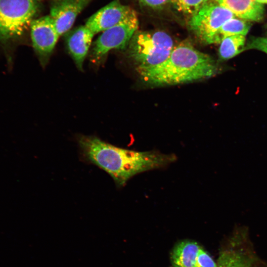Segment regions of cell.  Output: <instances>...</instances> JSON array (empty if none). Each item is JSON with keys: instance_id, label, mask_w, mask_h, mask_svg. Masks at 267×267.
<instances>
[{"instance_id": "cell-1", "label": "cell", "mask_w": 267, "mask_h": 267, "mask_svg": "<svg viewBox=\"0 0 267 267\" xmlns=\"http://www.w3.org/2000/svg\"><path fill=\"white\" fill-rule=\"evenodd\" d=\"M78 141L86 160L108 173L120 187L136 175L165 167L177 159L175 154L156 150L141 152L119 147L94 136L81 135Z\"/></svg>"}, {"instance_id": "cell-2", "label": "cell", "mask_w": 267, "mask_h": 267, "mask_svg": "<svg viewBox=\"0 0 267 267\" xmlns=\"http://www.w3.org/2000/svg\"><path fill=\"white\" fill-rule=\"evenodd\" d=\"M217 72L215 62L210 56L184 42L174 46L165 61L139 73L148 84L172 85L211 77Z\"/></svg>"}, {"instance_id": "cell-3", "label": "cell", "mask_w": 267, "mask_h": 267, "mask_svg": "<svg viewBox=\"0 0 267 267\" xmlns=\"http://www.w3.org/2000/svg\"><path fill=\"white\" fill-rule=\"evenodd\" d=\"M174 47L171 37L164 31H136L129 43V54L139 73L165 61Z\"/></svg>"}, {"instance_id": "cell-4", "label": "cell", "mask_w": 267, "mask_h": 267, "mask_svg": "<svg viewBox=\"0 0 267 267\" xmlns=\"http://www.w3.org/2000/svg\"><path fill=\"white\" fill-rule=\"evenodd\" d=\"M39 3L40 0H0V42L21 36L34 19Z\"/></svg>"}, {"instance_id": "cell-5", "label": "cell", "mask_w": 267, "mask_h": 267, "mask_svg": "<svg viewBox=\"0 0 267 267\" xmlns=\"http://www.w3.org/2000/svg\"><path fill=\"white\" fill-rule=\"evenodd\" d=\"M234 17L232 12L217 2L208 1L191 16L189 25L202 42L207 44L219 43L220 30L226 21Z\"/></svg>"}, {"instance_id": "cell-6", "label": "cell", "mask_w": 267, "mask_h": 267, "mask_svg": "<svg viewBox=\"0 0 267 267\" xmlns=\"http://www.w3.org/2000/svg\"><path fill=\"white\" fill-rule=\"evenodd\" d=\"M138 26V20L135 13L121 23L102 32L91 49L92 59L95 61L100 60L110 50L125 47L137 31Z\"/></svg>"}, {"instance_id": "cell-7", "label": "cell", "mask_w": 267, "mask_h": 267, "mask_svg": "<svg viewBox=\"0 0 267 267\" xmlns=\"http://www.w3.org/2000/svg\"><path fill=\"white\" fill-rule=\"evenodd\" d=\"M31 37L34 49L42 62L52 53L60 36L49 15L34 19L31 23Z\"/></svg>"}, {"instance_id": "cell-8", "label": "cell", "mask_w": 267, "mask_h": 267, "mask_svg": "<svg viewBox=\"0 0 267 267\" xmlns=\"http://www.w3.org/2000/svg\"><path fill=\"white\" fill-rule=\"evenodd\" d=\"M135 13L129 6L122 4L119 0H113L89 17L85 25L95 35L121 23Z\"/></svg>"}, {"instance_id": "cell-9", "label": "cell", "mask_w": 267, "mask_h": 267, "mask_svg": "<svg viewBox=\"0 0 267 267\" xmlns=\"http://www.w3.org/2000/svg\"><path fill=\"white\" fill-rule=\"evenodd\" d=\"M90 0H59L51 8L49 15L60 36L69 31L78 15Z\"/></svg>"}, {"instance_id": "cell-10", "label": "cell", "mask_w": 267, "mask_h": 267, "mask_svg": "<svg viewBox=\"0 0 267 267\" xmlns=\"http://www.w3.org/2000/svg\"><path fill=\"white\" fill-rule=\"evenodd\" d=\"M94 34L86 26L71 32L66 39L67 47L77 67L82 70Z\"/></svg>"}, {"instance_id": "cell-11", "label": "cell", "mask_w": 267, "mask_h": 267, "mask_svg": "<svg viewBox=\"0 0 267 267\" xmlns=\"http://www.w3.org/2000/svg\"><path fill=\"white\" fill-rule=\"evenodd\" d=\"M240 19L260 22L264 18L265 9L263 4L256 0H215Z\"/></svg>"}, {"instance_id": "cell-12", "label": "cell", "mask_w": 267, "mask_h": 267, "mask_svg": "<svg viewBox=\"0 0 267 267\" xmlns=\"http://www.w3.org/2000/svg\"><path fill=\"white\" fill-rule=\"evenodd\" d=\"M201 247L196 242L184 240L178 243L171 254L174 267H195L198 252Z\"/></svg>"}, {"instance_id": "cell-13", "label": "cell", "mask_w": 267, "mask_h": 267, "mask_svg": "<svg viewBox=\"0 0 267 267\" xmlns=\"http://www.w3.org/2000/svg\"><path fill=\"white\" fill-rule=\"evenodd\" d=\"M217 264V267H254L252 258L242 249L236 247L222 252Z\"/></svg>"}, {"instance_id": "cell-14", "label": "cell", "mask_w": 267, "mask_h": 267, "mask_svg": "<svg viewBox=\"0 0 267 267\" xmlns=\"http://www.w3.org/2000/svg\"><path fill=\"white\" fill-rule=\"evenodd\" d=\"M220 44L219 57L227 60L245 50L246 38L242 35L231 36L223 38Z\"/></svg>"}, {"instance_id": "cell-15", "label": "cell", "mask_w": 267, "mask_h": 267, "mask_svg": "<svg viewBox=\"0 0 267 267\" xmlns=\"http://www.w3.org/2000/svg\"><path fill=\"white\" fill-rule=\"evenodd\" d=\"M251 25L246 20L234 17L226 21L221 27L218 35L219 43L227 37L235 35L245 36L249 32Z\"/></svg>"}, {"instance_id": "cell-16", "label": "cell", "mask_w": 267, "mask_h": 267, "mask_svg": "<svg viewBox=\"0 0 267 267\" xmlns=\"http://www.w3.org/2000/svg\"><path fill=\"white\" fill-rule=\"evenodd\" d=\"M209 0H171L179 12L191 16L195 13Z\"/></svg>"}, {"instance_id": "cell-17", "label": "cell", "mask_w": 267, "mask_h": 267, "mask_svg": "<svg viewBox=\"0 0 267 267\" xmlns=\"http://www.w3.org/2000/svg\"><path fill=\"white\" fill-rule=\"evenodd\" d=\"M195 267H217V264L210 255L201 247L198 252Z\"/></svg>"}, {"instance_id": "cell-18", "label": "cell", "mask_w": 267, "mask_h": 267, "mask_svg": "<svg viewBox=\"0 0 267 267\" xmlns=\"http://www.w3.org/2000/svg\"><path fill=\"white\" fill-rule=\"evenodd\" d=\"M247 49H256L267 54V37L251 38L246 44Z\"/></svg>"}, {"instance_id": "cell-19", "label": "cell", "mask_w": 267, "mask_h": 267, "mask_svg": "<svg viewBox=\"0 0 267 267\" xmlns=\"http://www.w3.org/2000/svg\"><path fill=\"white\" fill-rule=\"evenodd\" d=\"M139 1L146 6L158 8L165 5L171 0H139Z\"/></svg>"}, {"instance_id": "cell-20", "label": "cell", "mask_w": 267, "mask_h": 267, "mask_svg": "<svg viewBox=\"0 0 267 267\" xmlns=\"http://www.w3.org/2000/svg\"><path fill=\"white\" fill-rule=\"evenodd\" d=\"M258 3L263 4H267V0H256Z\"/></svg>"}, {"instance_id": "cell-21", "label": "cell", "mask_w": 267, "mask_h": 267, "mask_svg": "<svg viewBox=\"0 0 267 267\" xmlns=\"http://www.w3.org/2000/svg\"><path fill=\"white\" fill-rule=\"evenodd\" d=\"M57 0V1H58V0Z\"/></svg>"}]
</instances>
